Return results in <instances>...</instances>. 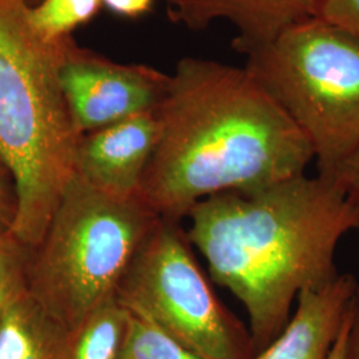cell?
<instances>
[{
    "mask_svg": "<svg viewBox=\"0 0 359 359\" xmlns=\"http://www.w3.org/2000/svg\"><path fill=\"white\" fill-rule=\"evenodd\" d=\"M154 112L158 140L137 198L157 217L181 221L208 197L306 175L314 160L305 135L246 67L182 57Z\"/></svg>",
    "mask_w": 359,
    "mask_h": 359,
    "instance_id": "1",
    "label": "cell"
},
{
    "mask_svg": "<svg viewBox=\"0 0 359 359\" xmlns=\"http://www.w3.org/2000/svg\"><path fill=\"white\" fill-rule=\"evenodd\" d=\"M185 218L212 280L244 305L255 354L285 329L301 292L339 274L338 244L359 229L358 209L335 180L320 175L218 193Z\"/></svg>",
    "mask_w": 359,
    "mask_h": 359,
    "instance_id": "2",
    "label": "cell"
},
{
    "mask_svg": "<svg viewBox=\"0 0 359 359\" xmlns=\"http://www.w3.org/2000/svg\"><path fill=\"white\" fill-rule=\"evenodd\" d=\"M22 0H0V164L13 180L10 233L28 249L40 243L76 176L77 132L60 81L72 36L46 41Z\"/></svg>",
    "mask_w": 359,
    "mask_h": 359,
    "instance_id": "3",
    "label": "cell"
},
{
    "mask_svg": "<svg viewBox=\"0 0 359 359\" xmlns=\"http://www.w3.org/2000/svg\"><path fill=\"white\" fill-rule=\"evenodd\" d=\"M157 217L139 198L118 200L75 176L40 243L29 249L27 290L74 329L117 287Z\"/></svg>",
    "mask_w": 359,
    "mask_h": 359,
    "instance_id": "4",
    "label": "cell"
},
{
    "mask_svg": "<svg viewBox=\"0 0 359 359\" xmlns=\"http://www.w3.org/2000/svg\"><path fill=\"white\" fill-rule=\"evenodd\" d=\"M313 149L318 175L333 177L359 142V39L313 18L246 56Z\"/></svg>",
    "mask_w": 359,
    "mask_h": 359,
    "instance_id": "5",
    "label": "cell"
},
{
    "mask_svg": "<svg viewBox=\"0 0 359 359\" xmlns=\"http://www.w3.org/2000/svg\"><path fill=\"white\" fill-rule=\"evenodd\" d=\"M116 298L203 359L255 355L249 329L218 299L180 221L157 219L130 261Z\"/></svg>",
    "mask_w": 359,
    "mask_h": 359,
    "instance_id": "6",
    "label": "cell"
},
{
    "mask_svg": "<svg viewBox=\"0 0 359 359\" xmlns=\"http://www.w3.org/2000/svg\"><path fill=\"white\" fill-rule=\"evenodd\" d=\"M168 77L151 65L114 62L74 38L67 43L60 68L65 103L80 135L154 111Z\"/></svg>",
    "mask_w": 359,
    "mask_h": 359,
    "instance_id": "7",
    "label": "cell"
},
{
    "mask_svg": "<svg viewBox=\"0 0 359 359\" xmlns=\"http://www.w3.org/2000/svg\"><path fill=\"white\" fill-rule=\"evenodd\" d=\"M158 130L157 116L151 111L81 135L75 161L76 177L118 200L137 198Z\"/></svg>",
    "mask_w": 359,
    "mask_h": 359,
    "instance_id": "8",
    "label": "cell"
},
{
    "mask_svg": "<svg viewBox=\"0 0 359 359\" xmlns=\"http://www.w3.org/2000/svg\"><path fill=\"white\" fill-rule=\"evenodd\" d=\"M320 0H167L170 22L200 31L216 22L229 23L233 48L245 56L285 29L316 18Z\"/></svg>",
    "mask_w": 359,
    "mask_h": 359,
    "instance_id": "9",
    "label": "cell"
},
{
    "mask_svg": "<svg viewBox=\"0 0 359 359\" xmlns=\"http://www.w3.org/2000/svg\"><path fill=\"white\" fill-rule=\"evenodd\" d=\"M357 287L353 274H338L323 286L301 292L294 316L285 329L250 359L329 358Z\"/></svg>",
    "mask_w": 359,
    "mask_h": 359,
    "instance_id": "10",
    "label": "cell"
},
{
    "mask_svg": "<svg viewBox=\"0 0 359 359\" xmlns=\"http://www.w3.org/2000/svg\"><path fill=\"white\" fill-rule=\"evenodd\" d=\"M68 334L26 290L0 320V359H62Z\"/></svg>",
    "mask_w": 359,
    "mask_h": 359,
    "instance_id": "11",
    "label": "cell"
},
{
    "mask_svg": "<svg viewBox=\"0 0 359 359\" xmlns=\"http://www.w3.org/2000/svg\"><path fill=\"white\" fill-rule=\"evenodd\" d=\"M128 311L117 298L71 329L62 359H118Z\"/></svg>",
    "mask_w": 359,
    "mask_h": 359,
    "instance_id": "12",
    "label": "cell"
},
{
    "mask_svg": "<svg viewBox=\"0 0 359 359\" xmlns=\"http://www.w3.org/2000/svg\"><path fill=\"white\" fill-rule=\"evenodd\" d=\"M102 8V0H39L28 7V22L40 38L59 41L90 23Z\"/></svg>",
    "mask_w": 359,
    "mask_h": 359,
    "instance_id": "13",
    "label": "cell"
},
{
    "mask_svg": "<svg viewBox=\"0 0 359 359\" xmlns=\"http://www.w3.org/2000/svg\"><path fill=\"white\" fill-rule=\"evenodd\" d=\"M128 311L118 359H203L140 314Z\"/></svg>",
    "mask_w": 359,
    "mask_h": 359,
    "instance_id": "14",
    "label": "cell"
},
{
    "mask_svg": "<svg viewBox=\"0 0 359 359\" xmlns=\"http://www.w3.org/2000/svg\"><path fill=\"white\" fill-rule=\"evenodd\" d=\"M29 249L10 231H0V320L13 301L27 290Z\"/></svg>",
    "mask_w": 359,
    "mask_h": 359,
    "instance_id": "15",
    "label": "cell"
},
{
    "mask_svg": "<svg viewBox=\"0 0 359 359\" xmlns=\"http://www.w3.org/2000/svg\"><path fill=\"white\" fill-rule=\"evenodd\" d=\"M316 18L359 39V0H320Z\"/></svg>",
    "mask_w": 359,
    "mask_h": 359,
    "instance_id": "16",
    "label": "cell"
},
{
    "mask_svg": "<svg viewBox=\"0 0 359 359\" xmlns=\"http://www.w3.org/2000/svg\"><path fill=\"white\" fill-rule=\"evenodd\" d=\"M332 179L338 182L347 200L359 210V142L337 168Z\"/></svg>",
    "mask_w": 359,
    "mask_h": 359,
    "instance_id": "17",
    "label": "cell"
},
{
    "mask_svg": "<svg viewBox=\"0 0 359 359\" xmlns=\"http://www.w3.org/2000/svg\"><path fill=\"white\" fill-rule=\"evenodd\" d=\"M102 6L118 18L136 20L152 13L154 0H102Z\"/></svg>",
    "mask_w": 359,
    "mask_h": 359,
    "instance_id": "18",
    "label": "cell"
},
{
    "mask_svg": "<svg viewBox=\"0 0 359 359\" xmlns=\"http://www.w3.org/2000/svg\"><path fill=\"white\" fill-rule=\"evenodd\" d=\"M15 215V198L0 172V231H10Z\"/></svg>",
    "mask_w": 359,
    "mask_h": 359,
    "instance_id": "19",
    "label": "cell"
},
{
    "mask_svg": "<svg viewBox=\"0 0 359 359\" xmlns=\"http://www.w3.org/2000/svg\"><path fill=\"white\" fill-rule=\"evenodd\" d=\"M344 359H359V281L353 304V314L347 334Z\"/></svg>",
    "mask_w": 359,
    "mask_h": 359,
    "instance_id": "20",
    "label": "cell"
},
{
    "mask_svg": "<svg viewBox=\"0 0 359 359\" xmlns=\"http://www.w3.org/2000/svg\"><path fill=\"white\" fill-rule=\"evenodd\" d=\"M351 314H353V306L350 309L346 321L344 323V326L341 329V333L338 335L333 348H332V353H330L327 359H344V357H345V347H346L347 334H348V327H350V321H351Z\"/></svg>",
    "mask_w": 359,
    "mask_h": 359,
    "instance_id": "21",
    "label": "cell"
},
{
    "mask_svg": "<svg viewBox=\"0 0 359 359\" xmlns=\"http://www.w3.org/2000/svg\"><path fill=\"white\" fill-rule=\"evenodd\" d=\"M22 1H25L26 3L27 6H35L36 3H38L39 0H22Z\"/></svg>",
    "mask_w": 359,
    "mask_h": 359,
    "instance_id": "22",
    "label": "cell"
}]
</instances>
